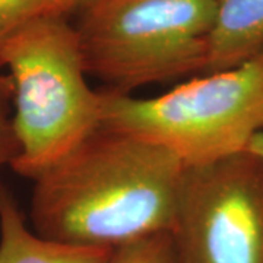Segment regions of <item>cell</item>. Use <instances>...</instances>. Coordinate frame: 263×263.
I'll return each mask as SVG.
<instances>
[{"label": "cell", "mask_w": 263, "mask_h": 263, "mask_svg": "<svg viewBox=\"0 0 263 263\" xmlns=\"http://www.w3.org/2000/svg\"><path fill=\"white\" fill-rule=\"evenodd\" d=\"M176 263H263V160L241 151L186 168Z\"/></svg>", "instance_id": "5"}, {"label": "cell", "mask_w": 263, "mask_h": 263, "mask_svg": "<svg viewBox=\"0 0 263 263\" xmlns=\"http://www.w3.org/2000/svg\"><path fill=\"white\" fill-rule=\"evenodd\" d=\"M101 127L154 143L186 168L246 151L263 132V51L243 65L197 75L165 94L104 89Z\"/></svg>", "instance_id": "3"}, {"label": "cell", "mask_w": 263, "mask_h": 263, "mask_svg": "<svg viewBox=\"0 0 263 263\" xmlns=\"http://www.w3.org/2000/svg\"><path fill=\"white\" fill-rule=\"evenodd\" d=\"M105 263H176L171 234H158L114 249Z\"/></svg>", "instance_id": "9"}, {"label": "cell", "mask_w": 263, "mask_h": 263, "mask_svg": "<svg viewBox=\"0 0 263 263\" xmlns=\"http://www.w3.org/2000/svg\"><path fill=\"white\" fill-rule=\"evenodd\" d=\"M0 65L13 85L15 173L35 180L103 124V92L86 78L82 48L66 15L31 19L0 32Z\"/></svg>", "instance_id": "2"}, {"label": "cell", "mask_w": 263, "mask_h": 263, "mask_svg": "<svg viewBox=\"0 0 263 263\" xmlns=\"http://www.w3.org/2000/svg\"><path fill=\"white\" fill-rule=\"evenodd\" d=\"M113 249L50 241L27 224L8 187L0 183V263H105Z\"/></svg>", "instance_id": "6"}, {"label": "cell", "mask_w": 263, "mask_h": 263, "mask_svg": "<svg viewBox=\"0 0 263 263\" xmlns=\"http://www.w3.org/2000/svg\"><path fill=\"white\" fill-rule=\"evenodd\" d=\"M76 24L86 72L130 94L206 70L216 0H95Z\"/></svg>", "instance_id": "4"}, {"label": "cell", "mask_w": 263, "mask_h": 263, "mask_svg": "<svg viewBox=\"0 0 263 263\" xmlns=\"http://www.w3.org/2000/svg\"><path fill=\"white\" fill-rule=\"evenodd\" d=\"M79 10L78 0H0V32L31 19Z\"/></svg>", "instance_id": "8"}, {"label": "cell", "mask_w": 263, "mask_h": 263, "mask_svg": "<svg viewBox=\"0 0 263 263\" xmlns=\"http://www.w3.org/2000/svg\"><path fill=\"white\" fill-rule=\"evenodd\" d=\"M92 2H95V0H78V5H79V10L82 9V8H85V6H88V5H91Z\"/></svg>", "instance_id": "12"}, {"label": "cell", "mask_w": 263, "mask_h": 263, "mask_svg": "<svg viewBox=\"0 0 263 263\" xmlns=\"http://www.w3.org/2000/svg\"><path fill=\"white\" fill-rule=\"evenodd\" d=\"M246 151L252 152V154L260 157L263 160V132H259V133L254 135L253 138L250 139V142L247 143Z\"/></svg>", "instance_id": "11"}, {"label": "cell", "mask_w": 263, "mask_h": 263, "mask_svg": "<svg viewBox=\"0 0 263 263\" xmlns=\"http://www.w3.org/2000/svg\"><path fill=\"white\" fill-rule=\"evenodd\" d=\"M18 138L13 127V85L0 65V170L18 157Z\"/></svg>", "instance_id": "10"}, {"label": "cell", "mask_w": 263, "mask_h": 263, "mask_svg": "<svg viewBox=\"0 0 263 263\" xmlns=\"http://www.w3.org/2000/svg\"><path fill=\"white\" fill-rule=\"evenodd\" d=\"M184 173L167 149L101 127L32 180V230L62 245L113 250L171 234Z\"/></svg>", "instance_id": "1"}, {"label": "cell", "mask_w": 263, "mask_h": 263, "mask_svg": "<svg viewBox=\"0 0 263 263\" xmlns=\"http://www.w3.org/2000/svg\"><path fill=\"white\" fill-rule=\"evenodd\" d=\"M263 51V0H216L205 73L243 65Z\"/></svg>", "instance_id": "7"}]
</instances>
